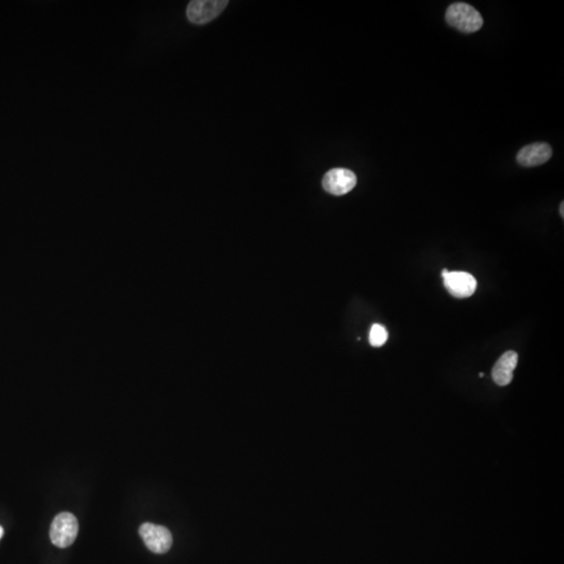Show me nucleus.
Listing matches in <instances>:
<instances>
[{
    "mask_svg": "<svg viewBox=\"0 0 564 564\" xmlns=\"http://www.w3.org/2000/svg\"><path fill=\"white\" fill-rule=\"evenodd\" d=\"M79 532L77 518L68 512L56 516L51 523V542L58 548H68L75 542Z\"/></svg>",
    "mask_w": 564,
    "mask_h": 564,
    "instance_id": "f03ea898",
    "label": "nucleus"
},
{
    "mask_svg": "<svg viewBox=\"0 0 564 564\" xmlns=\"http://www.w3.org/2000/svg\"><path fill=\"white\" fill-rule=\"evenodd\" d=\"M2 535H4V529H2V527H0V539H1Z\"/></svg>",
    "mask_w": 564,
    "mask_h": 564,
    "instance_id": "9b49d317",
    "label": "nucleus"
},
{
    "mask_svg": "<svg viewBox=\"0 0 564 564\" xmlns=\"http://www.w3.org/2000/svg\"><path fill=\"white\" fill-rule=\"evenodd\" d=\"M447 23L463 33H475L483 27V17L470 4L457 2L449 6L445 15Z\"/></svg>",
    "mask_w": 564,
    "mask_h": 564,
    "instance_id": "f257e3e1",
    "label": "nucleus"
},
{
    "mask_svg": "<svg viewBox=\"0 0 564 564\" xmlns=\"http://www.w3.org/2000/svg\"><path fill=\"white\" fill-rule=\"evenodd\" d=\"M388 340V331L386 327L380 324L372 325L370 329L369 342L373 347H382Z\"/></svg>",
    "mask_w": 564,
    "mask_h": 564,
    "instance_id": "1a4fd4ad",
    "label": "nucleus"
},
{
    "mask_svg": "<svg viewBox=\"0 0 564 564\" xmlns=\"http://www.w3.org/2000/svg\"><path fill=\"white\" fill-rule=\"evenodd\" d=\"M518 355L515 352L504 353L492 369V378L499 386H507L512 382L514 369L518 365Z\"/></svg>",
    "mask_w": 564,
    "mask_h": 564,
    "instance_id": "6e6552de",
    "label": "nucleus"
},
{
    "mask_svg": "<svg viewBox=\"0 0 564 564\" xmlns=\"http://www.w3.org/2000/svg\"><path fill=\"white\" fill-rule=\"evenodd\" d=\"M355 174L350 169H333L323 178V188L333 196H343L352 191L357 185Z\"/></svg>",
    "mask_w": 564,
    "mask_h": 564,
    "instance_id": "423d86ee",
    "label": "nucleus"
},
{
    "mask_svg": "<svg viewBox=\"0 0 564 564\" xmlns=\"http://www.w3.org/2000/svg\"><path fill=\"white\" fill-rule=\"evenodd\" d=\"M227 4V0H193L187 6V19L193 25H205L217 18Z\"/></svg>",
    "mask_w": 564,
    "mask_h": 564,
    "instance_id": "7ed1b4c3",
    "label": "nucleus"
},
{
    "mask_svg": "<svg viewBox=\"0 0 564 564\" xmlns=\"http://www.w3.org/2000/svg\"><path fill=\"white\" fill-rule=\"evenodd\" d=\"M563 207H564V204L561 203V205H560V214H561V217H564Z\"/></svg>",
    "mask_w": 564,
    "mask_h": 564,
    "instance_id": "9d476101",
    "label": "nucleus"
},
{
    "mask_svg": "<svg viewBox=\"0 0 564 564\" xmlns=\"http://www.w3.org/2000/svg\"><path fill=\"white\" fill-rule=\"evenodd\" d=\"M442 277L445 288L449 294L456 298H468L473 296L477 290V279L469 273L462 271L449 272L444 269L442 271Z\"/></svg>",
    "mask_w": 564,
    "mask_h": 564,
    "instance_id": "39448f33",
    "label": "nucleus"
},
{
    "mask_svg": "<svg viewBox=\"0 0 564 564\" xmlns=\"http://www.w3.org/2000/svg\"><path fill=\"white\" fill-rule=\"evenodd\" d=\"M553 150L546 142H536L524 146L518 152V161L523 167H532L548 162L552 157Z\"/></svg>",
    "mask_w": 564,
    "mask_h": 564,
    "instance_id": "0eeeda50",
    "label": "nucleus"
},
{
    "mask_svg": "<svg viewBox=\"0 0 564 564\" xmlns=\"http://www.w3.org/2000/svg\"><path fill=\"white\" fill-rule=\"evenodd\" d=\"M139 534L148 550L156 554H165L173 544V536L165 527L146 523L139 528Z\"/></svg>",
    "mask_w": 564,
    "mask_h": 564,
    "instance_id": "20e7f679",
    "label": "nucleus"
}]
</instances>
